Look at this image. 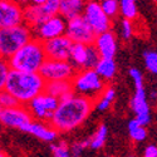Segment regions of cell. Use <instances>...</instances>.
<instances>
[{
	"label": "cell",
	"mask_w": 157,
	"mask_h": 157,
	"mask_svg": "<svg viewBox=\"0 0 157 157\" xmlns=\"http://www.w3.org/2000/svg\"><path fill=\"white\" fill-rule=\"evenodd\" d=\"M59 107L56 111L50 126L58 132H71L79 127L94 108L96 102L74 92L59 99Z\"/></svg>",
	"instance_id": "1"
},
{
	"label": "cell",
	"mask_w": 157,
	"mask_h": 157,
	"mask_svg": "<svg viewBox=\"0 0 157 157\" xmlns=\"http://www.w3.org/2000/svg\"><path fill=\"white\" fill-rule=\"evenodd\" d=\"M47 82L39 73L10 71L6 83L2 90L10 93L21 106L28 104L45 92Z\"/></svg>",
	"instance_id": "2"
},
{
	"label": "cell",
	"mask_w": 157,
	"mask_h": 157,
	"mask_svg": "<svg viewBox=\"0 0 157 157\" xmlns=\"http://www.w3.org/2000/svg\"><path fill=\"white\" fill-rule=\"evenodd\" d=\"M47 59L48 58L44 50V44L36 39H33L20 50H18L13 57L5 60L8 62L11 71L39 73Z\"/></svg>",
	"instance_id": "3"
},
{
	"label": "cell",
	"mask_w": 157,
	"mask_h": 157,
	"mask_svg": "<svg viewBox=\"0 0 157 157\" xmlns=\"http://www.w3.org/2000/svg\"><path fill=\"white\" fill-rule=\"evenodd\" d=\"M34 39L33 29L27 24L20 27L0 29V54L3 59H9L18 50Z\"/></svg>",
	"instance_id": "4"
},
{
	"label": "cell",
	"mask_w": 157,
	"mask_h": 157,
	"mask_svg": "<svg viewBox=\"0 0 157 157\" xmlns=\"http://www.w3.org/2000/svg\"><path fill=\"white\" fill-rule=\"evenodd\" d=\"M73 92L78 96H83L96 102L106 90V82L93 71H81L73 78Z\"/></svg>",
	"instance_id": "5"
},
{
	"label": "cell",
	"mask_w": 157,
	"mask_h": 157,
	"mask_svg": "<svg viewBox=\"0 0 157 157\" xmlns=\"http://www.w3.org/2000/svg\"><path fill=\"white\" fill-rule=\"evenodd\" d=\"M24 19L25 24L32 29L42 25L50 18L59 15L60 0H47L43 5H33L29 3H24Z\"/></svg>",
	"instance_id": "6"
},
{
	"label": "cell",
	"mask_w": 157,
	"mask_h": 157,
	"mask_svg": "<svg viewBox=\"0 0 157 157\" xmlns=\"http://www.w3.org/2000/svg\"><path fill=\"white\" fill-rule=\"evenodd\" d=\"M78 71L73 67L71 62L50 60L47 59L43 67L39 71V74L43 79L48 82H72Z\"/></svg>",
	"instance_id": "7"
},
{
	"label": "cell",
	"mask_w": 157,
	"mask_h": 157,
	"mask_svg": "<svg viewBox=\"0 0 157 157\" xmlns=\"http://www.w3.org/2000/svg\"><path fill=\"white\" fill-rule=\"evenodd\" d=\"M33 120L34 118L27 106L0 109V122L3 123V126L9 128H15L28 133L32 123L34 122Z\"/></svg>",
	"instance_id": "8"
},
{
	"label": "cell",
	"mask_w": 157,
	"mask_h": 157,
	"mask_svg": "<svg viewBox=\"0 0 157 157\" xmlns=\"http://www.w3.org/2000/svg\"><path fill=\"white\" fill-rule=\"evenodd\" d=\"M59 103L60 102L58 98L44 92L40 96H38L35 99H33L27 107L35 121L50 123L56 111L59 107Z\"/></svg>",
	"instance_id": "9"
},
{
	"label": "cell",
	"mask_w": 157,
	"mask_h": 157,
	"mask_svg": "<svg viewBox=\"0 0 157 157\" xmlns=\"http://www.w3.org/2000/svg\"><path fill=\"white\" fill-rule=\"evenodd\" d=\"M74 44H84L92 45L97 38L96 32L88 24L86 18L82 15L73 20L67 21V33H65Z\"/></svg>",
	"instance_id": "10"
},
{
	"label": "cell",
	"mask_w": 157,
	"mask_h": 157,
	"mask_svg": "<svg viewBox=\"0 0 157 157\" xmlns=\"http://www.w3.org/2000/svg\"><path fill=\"white\" fill-rule=\"evenodd\" d=\"M83 17L88 21V24L92 27L97 35L106 33L111 30L112 19L107 17V14L103 11L101 3L98 2H86Z\"/></svg>",
	"instance_id": "11"
},
{
	"label": "cell",
	"mask_w": 157,
	"mask_h": 157,
	"mask_svg": "<svg viewBox=\"0 0 157 157\" xmlns=\"http://www.w3.org/2000/svg\"><path fill=\"white\" fill-rule=\"evenodd\" d=\"M67 33V20L60 15H56L50 18L42 25L33 29V35L36 40L45 43L52 39L63 36Z\"/></svg>",
	"instance_id": "12"
},
{
	"label": "cell",
	"mask_w": 157,
	"mask_h": 157,
	"mask_svg": "<svg viewBox=\"0 0 157 157\" xmlns=\"http://www.w3.org/2000/svg\"><path fill=\"white\" fill-rule=\"evenodd\" d=\"M25 24L24 8L21 3L13 0H2L0 3V27L2 29L15 28Z\"/></svg>",
	"instance_id": "13"
},
{
	"label": "cell",
	"mask_w": 157,
	"mask_h": 157,
	"mask_svg": "<svg viewBox=\"0 0 157 157\" xmlns=\"http://www.w3.org/2000/svg\"><path fill=\"white\" fill-rule=\"evenodd\" d=\"M44 44V50L47 58L50 60H62V62H69L71 53L74 43L67 35H63L56 39L48 40Z\"/></svg>",
	"instance_id": "14"
},
{
	"label": "cell",
	"mask_w": 157,
	"mask_h": 157,
	"mask_svg": "<svg viewBox=\"0 0 157 157\" xmlns=\"http://www.w3.org/2000/svg\"><path fill=\"white\" fill-rule=\"evenodd\" d=\"M131 108L135 113V118L141 126L146 127L151 123V109L145 86L135 88V94L131 99Z\"/></svg>",
	"instance_id": "15"
},
{
	"label": "cell",
	"mask_w": 157,
	"mask_h": 157,
	"mask_svg": "<svg viewBox=\"0 0 157 157\" xmlns=\"http://www.w3.org/2000/svg\"><path fill=\"white\" fill-rule=\"evenodd\" d=\"M94 47L97 48L102 59H113L117 53V49H118L116 34L109 30L97 35L94 40Z\"/></svg>",
	"instance_id": "16"
},
{
	"label": "cell",
	"mask_w": 157,
	"mask_h": 157,
	"mask_svg": "<svg viewBox=\"0 0 157 157\" xmlns=\"http://www.w3.org/2000/svg\"><path fill=\"white\" fill-rule=\"evenodd\" d=\"M86 2L83 0H60L59 15L63 17L67 21L79 18L84 13Z\"/></svg>",
	"instance_id": "17"
},
{
	"label": "cell",
	"mask_w": 157,
	"mask_h": 157,
	"mask_svg": "<svg viewBox=\"0 0 157 157\" xmlns=\"http://www.w3.org/2000/svg\"><path fill=\"white\" fill-rule=\"evenodd\" d=\"M28 133L33 135L34 137L45 141V142H53L58 137V131H56L50 123H44V122H38L34 121L28 131Z\"/></svg>",
	"instance_id": "18"
},
{
	"label": "cell",
	"mask_w": 157,
	"mask_h": 157,
	"mask_svg": "<svg viewBox=\"0 0 157 157\" xmlns=\"http://www.w3.org/2000/svg\"><path fill=\"white\" fill-rule=\"evenodd\" d=\"M45 93L53 96L58 99L73 93L72 82H48L45 86Z\"/></svg>",
	"instance_id": "19"
},
{
	"label": "cell",
	"mask_w": 157,
	"mask_h": 157,
	"mask_svg": "<svg viewBox=\"0 0 157 157\" xmlns=\"http://www.w3.org/2000/svg\"><path fill=\"white\" fill-rule=\"evenodd\" d=\"M87 54H88V45H84V44H74L73 45L69 62L73 64V67L78 72L84 69V65L87 62Z\"/></svg>",
	"instance_id": "20"
},
{
	"label": "cell",
	"mask_w": 157,
	"mask_h": 157,
	"mask_svg": "<svg viewBox=\"0 0 157 157\" xmlns=\"http://www.w3.org/2000/svg\"><path fill=\"white\" fill-rule=\"evenodd\" d=\"M94 71L104 82H109L116 77L117 64L114 59H101V62L98 63Z\"/></svg>",
	"instance_id": "21"
},
{
	"label": "cell",
	"mask_w": 157,
	"mask_h": 157,
	"mask_svg": "<svg viewBox=\"0 0 157 157\" xmlns=\"http://www.w3.org/2000/svg\"><path fill=\"white\" fill-rule=\"evenodd\" d=\"M127 129H128V135L131 137V140H132L133 142H143L146 141L147 138V129L146 127L141 126L136 118L133 120H129L128 123H127Z\"/></svg>",
	"instance_id": "22"
},
{
	"label": "cell",
	"mask_w": 157,
	"mask_h": 157,
	"mask_svg": "<svg viewBox=\"0 0 157 157\" xmlns=\"http://www.w3.org/2000/svg\"><path fill=\"white\" fill-rule=\"evenodd\" d=\"M120 13L126 20H135L138 15V9L135 0H121L120 2Z\"/></svg>",
	"instance_id": "23"
},
{
	"label": "cell",
	"mask_w": 157,
	"mask_h": 157,
	"mask_svg": "<svg viewBox=\"0 0 157 157\" xmlns=\"http://www.w3.org/2000/svg\"><path fill=\"white\" fill-rule=\"evenodd\" d=\"M107 136H108V128L106 124H101L97 131L94 132V135L89 138L90 141V145L89 147L92 150H99L104 146V143H106V140H107Z\"/></svg>",
	"instance_id": "24"
},
{
	"label": "cell",
	"mask_w": 157,
	"mask_h": 157,
	"mask_svg": "<svg viewBox=\"0 0 157 157\" xmlns=\"http://www.w3.org/2000/svg\"><path fill=\"white\" fill-rule=\"evenodd\" d=\"M143 62L147 71L152 74L157 75V52L145 50L143 52Z\"/></svg>",
	"instance_id": "25"
},
{
	"label": "cell",
	"mask_w": 157,
	"mask_h": 157,
	"mask_svg": "<svg viewBox=\"0 0 157 157\" xmlns=\"http://www.w3.org/2000/svg\"><path fill=\"white\" fill-rule=\"evenodd\" d=\"M101 6L109 19H114L120 13V2L117 0H103L101 2Z\"/></svg>",
	"instance_id": "26"
},
{
	"label": "cell",
	"mask_w": 157,
	"mask_h": 157,
	"mask_svg": "<svg viewBox=\"0 0 157 157\" xmlns=\"http://www.w3.org/2000/svg\"><path fill=\"white\" fill-rule=\"evenodd\" d=\"M50 151L53 153V157H72L71 155V147L64 141H60L58 143H52Z\"/></svg>",
	"instance_id": "27"
},
{
	"label": "cell",
	"mask_w": 157,
	"mask_h": 157,
	"mask_svg": "<svg viewBox=\"0 0 157 157\" xmlns=\"http://www.w3.org/2000/svg\"><path fill=\"white\" fill-rule=\"evenodd\" d=\"M0 104H2V108H14L21 106L14 97L5 90H2V93H0Z\"/></svg>",
	"instance_id": "28"
},
{
	"label": "cell",
	"mask_w": 157,
	"mask_h": 157,
	"mask_svg": "<svg viewBox=\"0 0 157 157\" xmlns=\"http://www.w3.org/2000/svg\"><path fill=\"white\" fill-rule=\"evenodd\" d=\"M90 141L89 140H84V141H79V142H74L71 146V155L72 157H82L84 150L87 147H89Z\"/></svg>",
	"instance_id": "29"
},
{
	"label": "cell",
	"mask_w": 157,
	"mask_h": 157,
	"mask_svg": "<svg viewBox=\"0 0 157 157\" xmlns=\"http://www.w3.org/2000/svg\"><path fill=\"white\" fill-rule=\"evenodd\" d=\"M121 35L124 42H128L133 35V24L131 20L122 19L121 21Z\"/></svg>",
	"instance_id": "30"
},
{
	"label": "cell",
	"mask_w": 157,
	"mask_h": 157,
	"mask_svg": "<svg viewBox=\"0 0 157 157\" xmlns=\"http://www.w3.org/2000/svg\"><path fill=\"white\" fill-rule=\"evenodd\" d=\"M10 67L9 64L5 59L2 58V63H0V87H2V89L4 88L5 83H6V79L9 77V73H10Z\"/></svg>",
	"instance_id": "31"
},
{
	"label": "cell",
	"mask_w": 157,
	"mask_h": 157,
	"mask_svg": "<svg viewBox=\"0 0 157 157\" xmlns=\"http://www.w3.org/2000/svg\"><path fill=\"white\" fill-rule=\"evenodd\" d=\"M128 74H129L131 78H132V81L135 83V88L143 86V75H142V72L138 68H131L128 71Z\"/></svg>",
	"instance_id": "32"
},
{
	"label": "cell",
	"mask_w": 157,
	"mask_h": 157,
	"mask_svg": "<svg viewBox=\"0 0 157 157\" xmlns=\"http://www.w3.org/2000/svg\"><path fill=\"white\" fill-rule=\"evenodd\" d=\"M111 106H112V102H111V101L101 97V98L96 102V104H94V109L98 111V112H106V111H108V109L111 108Z\"/></svg>",
	"instance_id": "33"
},
{
	"label": "cell",
	"mask_w": 157,
	"mask_h": 157,
	"mask_svg": "<svg viewBox=\"0 0 157 157\" xmlns=\"http://www.w3.org/2000/svg\"><path fill=\"white\" fill-rule=\"evenodd\" d=\"M142 157H157V146L156 145H148L143 151Z\"/></svg>",
	"instance_id": "34"
},
{
	"label": "cell",
	"mask_w": 157,
	"mask_h": 157,
	"mask_svg": "<svg viewBox=\"0 0 157 157\" xmlns=\"http://www.w3.org/2000/svg\"><path fill=\"white\" fill-rule=\"evenodd\" d=\"M102 97L106 98V99H108V101H111V102H113L114 98H116V89H114L112 86H108V87L106 88V90L103 92Z\"/></svg>",
	"instance_id": "35"
},
{
	"label": "cell",
	"mask_w": 157,
	"mask_h": 157,
	"mask_svg": "<svg viewBox=\"0 0 157 157\" xmlns=\"http://www.w3.org/2000/svg\"><path fill=\"white\" fill-rule=\"evenodd\" d=\"M45 2L47 0H33V2H30V4H33V5H43Z\"/></svg>",
	"instance_id": "36"
},
{
	"label": "cell",
	"mask_w": 157,
	"mask_h": 157,
	"mask_svg": "<svg viewBox=\"0 0 157 157\" xmlns=\"http://www.w3.org/2000/svg\"><path fill=\"white\" fill-rule=\"evenodd\" d=\"M148 97L151 99H156L157 98V90H151V92L148 93Z\"/></svg>",
	"instance_id": "37"
},
{
	"label": "cell",
	"mask_w": 157,
	"mask_h": 157,
	"mask_svg": "<svg viewBox=\"0 0 157 157\" xmlns=\"http://www.w3.org/2000/svg\"><path fill=\"white\" fill-rule=\"evenodd\" d=\"M2 157H6V156H5V155H4V153H2Z\"/></svg>",
	"instance_id": "38"
},
{
	"label": "cell",
	"mask_w": 157,
	"mask_h": 157,
	"mask_svg": "<svg viewBox=\"0 0 157 157\" xmlns=\"http://www.w3.org/2000/svg\"><path fill=\"white\" fill-rule=\"evenodd\" d=\"M127 157H135V156H127Z\"/></svg>",
	"instance_id": "39"
}]
</instances>
